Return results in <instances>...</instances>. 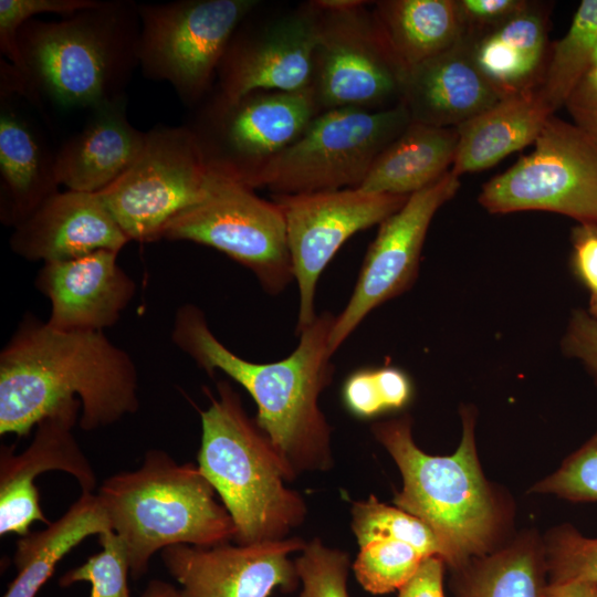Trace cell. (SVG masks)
Returning a JSON list of instances; mask_svg holds the SVG:
<instances>
[{"label":"cell","mask_w":597,"mask_h":597,"mask_svg":"<svg viewBox=\"0 0 597 597\" xmlns=\"http://www.w3.org/2000/svg\"><path fill=\"white\" fill-rule=\"evenodd\" d=\"M76 398L85 431L139 408L130 356L100 331L63 332L27 317L0 354V434L27 436L64 400Z\"/></svg>","instance_id":"6da1fadb"},{"label":"cell","mask_w":597,"mask_h":597,"mask_svg":"<svg viewBox=\"0 0 597 597\" xmlns=\"http://www.w3.org/2000/svg\"><path fill=\"white\" fill-rule=\"evenodd\" d=\"M334 321L329 312L317 315L298 334L294 352L274 363H252L232 353L192 304L178 308L171 339L208 374L220 370L249 392L258 407L256 425L296 478L333 468L332 428L318 399L334 375L328 348Z\"/></svg>","instance_id":"7a4b0ae2"},{"label":"cell","mask_w":597,"mask_h":597,"mask_svg":"<svg viewBox=\"0 0 597 597\" xmlns=\"http://www.w3.org/2000/svg\"><path fill=\"white\" fill-rule=\"evenodd\" d=\"M200 410L198 467L219 494L241 545L290 537L307 515L302 495L286 485L295 479L268 436L247 413L226 380Z\"/></svg>","instance_id":"3957f363"},{"label":"cell","mask_w":597,"mask_h":597,"mask_svg":"<svg viewBox=\"0 0 597 597\" xmlns=\"http://www.w3.org/2000/svg\"><path fill=\"white\" fill-rule=\"evenodd\" d=\"M137 3L101 1L57 21L30 19L17 35L35 103L92 109L124 96L138 62Z\"/></svg>","instance_id":"277c9868"},{"label":"cell","mask_w":597,"mask_h":597,"mask_svg":"<svg viewBox=\"0 0 597 597\" xmlns=\"http://www.w3.org/2000/svg\"><path fill=\"white\" fill-rule=\"evenodd\" d=\"M193 463H177L150 449L142 465L107 478L97 496L121 540L132 578H140L153 555L179 544L209 547L234 540L232 517Z\"/></svg>","instance_id":"5b68a950"},{"label":"cell","mask_w":597,"mask_h":597,"mask_svg":"<svg viewBox=\"0 0 597 597\" xmlns=\"http://www.w3.org/2000/svg\"><path fill=\"white\" fill-rule=\"evenodd\" d=\"M462 438L451 455H431L413 441L408 416L376 422L371 432L397 464L402 488L395 506L422 520L451 553L455 569L486 555L499 512L483 478L474 441V413L461 411Z\"/></svg>","instance_id":"8992f818"},{"label":"cell","mask_w":597,"mask_h":597,"mask_svg":"<svg viewBox=\"0 0 597 597\" xmlns=\"http://www.w3.org/2000/svg\"><path fill=\"white\" fill-rule=\"evenodd\" d=\"M410 123L402 103L381 109H328L292 145L249 171L242 184L265 187L272 195L359 188L377 156Z\"/></svg>","instance_id":"52a82bcc"},{"label":"cell","mask_w":597,"mask_h":597,"mask_svg":"<svg viewBox=\"0 0 597 597\" xmlns=\"http://www.w3.org/2000/svg\"><path fill=\"white\" fill-rule=\"evenodd\" d=\"M255 0H179L137 3L143 74L166 81L186 105L209 91L235 30Z\"/></svg>","instance_id":"ba28073f"},{"label":"cell","mask_w":597,"mask_h":597,"mask_svg":"<svg viewBox=\"0 0 597 597\" xmlns=\"http://www.w3.org/2000/svg\"><path fill=\"white\" fill-rule=\"evenodd\" d=\"M478 201L493 214L546 211L597 223V144L553 114L534 149L485 182Z\"/></svg>","instance_id":"9c48e42d"},{"label":"cell","mask_w":597,"mask_h":597,"mask_svg":"<svg viewBox=\"0 0 597 597\" xmlns=\"http://www.w3.org/2000/svg\"><path fill=\"white\" fill-rule=\"evenodd\" d=\"M211 171L206 196L174 218L160 239L214 248L253 272L268 293L279 294L294 280L282 210L244 184Z\"/></svg>","instance_id":"30bf717a"},{"label":"cell","mask_w":597,"mask_h":597,"mask_svg":"<svg viewBox=\"0 0 597 597\" xmlns=\"http://www.w3.org/2000/svg\"><path fill=\"white\" fill-rule=\"evenodd\" d=\"M212 171L189 126H156L114 182L96 192L132 241L154 242L207 193Z\"/></svg>","instance_id":"8fae6325"},{"label":"cell","mask_w":597,"mask_h":597,"mask_svg":"<svg viewBox=\"0 0 597 597\" xmlns=\"http://www.w3.org/2000/svg\"><path fill=\"white\" fill-rule=\"evenodd\" d=\"M365 6L346 11L314 8L318 44L312 87L317 104L327 111L381 109L401 101L408 70Z\"/></svg>","instance_id":"7c38bea8"},{"label":"cell","mask_w":597,"mask_h":597,"mask_svg":"<svg viewBox=\"0 0 597 597\" xmlns=\"http://www.w3.org/2000/svg\"><path fill=\"white\" fill-rule=\"evenodd\" d=\"M409 196L371 193L359 188L301 195H272L283 212L294 280L298 287L296 334L313 323L318 277L338 249L356 232L380 224Z\"/></svg>","instance_id":"4fadbf2b"},{"label":"cell","mask_w":597,"mask_h":597,"mask_svg":"<svg viewBox=\"0 0 597 597\" xmlns=\"http://www.w3.org/2000/svg\"><path fill=\"white\" fill-rule=\"evenodd\" d=\"M313 87L251 93L234 103L214 97L193 126L208 166L242 182L256 166L292 145L316 117Z\"/></svg>","instance_id":"5bb4252c"},{"label":"cell","mask_w":597,"mask_h":597,"mask_svg":"<svg viewBox=\"0 0 597 597\" xmlns=\"http://www.w3.org/2000/svg\"><path fill=\"white\" fill-rule=\"evenodd\" d=\"M459 188L460 177L450 170L436 182L410 195L398 211L379 224L353 294L345 308L335 316L328 341L332 355L373 310L411 287L417 279L430 223Z\"/></svg>","instance_id":"9a60e30c"},{"label":"cell","mask_w":597,"mask_h":597,"mask_svg":"<svg viewBox=\"0 0 597 597\" xmlns=\"http://www.w3.org/2000/svg\"><path fill=\"white\" fill-rule=\"evenodd\" d=\"M305 544L296 536L248 545L179 544L160 555L184 597H270L274 589H296L300 578L290 555Z\"/></svg>","instance_id":"2e32d148"},{"label":"cell","mask_w":597,"mask_h":597,"mask_svg":"<svg viewBox=\"0 0 597 597\" xmlns=\"http://www.w3.org/2000/svg\"><path fill=\"white\" fill-rule=\"evenodd\" d=\"M81 401H62L36 423L31 443L21 453L0 451V534L27 535L32 523L46 520L34 479L46 471L72 475L82 493H93L96 475L72 429L80 420Z\"/></svg>","instance_id":"e0dca14e"},{"label":"cell","mask_w":597,"mask_h":597,"mask_svg":"<svg viewBox=\"0 0 597 597\" xmlns=\"http://www.w3.org/2000/svg\"><path fill=\"white\" fill-rule=\"evenodd\" d=\"M295 13L260 35L231 42L218 67L217 97L234 103L263 91L296 92L313 86L318 44L316 10Z\"/></svg>","instance_id":"ac0fdd59"},{"label":"cell","mask_w":597,"mask_h":597,"mask_svg":"<svg viewBox=\"0 0 597 597\" xmlns=\"http://www.w3.org/2000/svg\"><path fill=\"white\" fill-rule=\"evenodd\" d=\"M118 253L100 250L44 263L35 283L51 303L49 326L103 332L118 321L136 291L133 279L117 263Z\"/></svg>","instance_id":"d6986e66"},{"label":"cell","mask_w":597,"mask_h":597,"mask_svg":"<svg viewBox=\"0 0 597 597\" xmlns=\"http://www.w3.org/2000/svg\"><path fill=\"white\" fill-rule=\"evenodd\" d=\"M128 241L96 192L66 190L17 226L10 247L24 259L52 263L100 250L119 252Z\"/></svg>","instance_id":"ffe728a7"},{"label":"cell","mask_w":597,"mask_h":597,"mask_svg":"<svg viewBox=\"0 0 597 597\" xmlns=\"http://www.w3.org/2000/svg\"><path fill=\"white\" fill-rule=\"evenodd\" d=\"M472 44L464 33L450 49L408 71L400 103L412 123L457 127L502 98L476 66Z\"/></svg>","instance_id":"44dd1931"},{"label":"cell","mask_w":597,"mask_h":597,"mask_svg":"<svg viewBox=\"0 0 597 597\" xmlns=\"http://www.w3.org/2000/svg\"><path fill=\"white\" fill-rule=\"evenodd\" d=\"M125 108L124 96L93 108L84 128L55 154L59 185L98 192L132 166L145 145L146 133L128 122Z\"/></svg>","instance_id":"7402d4cb"},{"label":"cell","mask_w":597,"mask_h":597,"mask_svg":"<svg viewBox=\"0 0 597 597\" xmlns=\"http://www.w3.org/2000/svg\"><path fill=\"white\" fill-rule=\"evenodd\" d=\"M547 24L545 9L530 2L501 25L470 34L475 64L502 98L540 86L552 49Z\"/></svg>","instance_id":"603a6c76"},{"label":"cell","mask_w":597,"mask_h":597,"mask_svg":"<svg viewBox=\"0 0 597 597\" xmlns=\"http://www.w3.org/2000/svg\"><path fill=\"white\" fill-rule=\"evenodd\" d=\"M551 115L536 90L501 98L455 127L458 145L450 170L460 177L498 165L534 144Z\"/></svg>","instance_id":"cb8c5ba5"},{"label":"cell","mask_w":597,"mask_h":597,"mask_svg":"<svg viewBox=\"0 0 597 597\" xmlns=\"http://www.w3.org/2000/svg\"><path fill=\"white\" fill-rule=\"evenodd\" d=\"M54 160L31 125L1 103V218L7 224L15 228L59 192Z\"/></svg>","instance_id":"d4e9b609"},{"label":"cell","mask_w":597,"mask_h":597,"mask_svg":"<svg viewBox=\"0 0 597 597\" xmlns=\"http://www.w3.org/2000/svg\"><path fill=\"white\" fill-rule=\"evenodd\" d=\"M458 145L455 127L410 123L375 159L359 189L410 196L450 171Z\"/></svg>","instance_id":"484cf974"},{"label":"cell","mask_w":597,"mask_h":597,"mask_svg":"<svg viewBox=\"0 0 597 597\" xmlns=\"http://www.w3.org/2000/svg\"><path fill=\"white\" fill-rule=\"evenodd\" d=\"M112 530L97 494L82 493L56 521L17 542L18 575L3 597H35L57 563L86 537Z\"/></svg>","instance_id":"4316f807"},{"label":"cell","mask_w":597,"mask_h":597,"mask_svg":"<svg viewBox=\"0 0 597 597\" xmlns=\"http://www.w3.org/2000/svg\"><path fill=\"white\" fill-rule=\"evenodd\" d=\"M391 50L409 71L463 35L457 0H385L373 12Z\"/></svg>","instance_id":"83f0119b"},{"label":"cell","mask_w":597,"mask_h":597,"mask_svg":"<svg viewBox=\"0 0 597 597\" xmlns=\"http://www.w3.org/2000/svg\"><path fill=\"white\" fill-rule=\"evenodd\" d=\"M459 570V597H544L546 566L531 543L481 556Z\"/></svg>","instance_id":"f1b7e54d"},{"label":"cell","mask_w":597,"mask_h":597,"mask_svg":"<svg viewBox=\"0 0 597 597\" xmlns=\"http://www.w3.org/2000/svg\"><path fill=\"white\" fill-rule=\"evenodd\" d=\"M597 50V0L578 4L565 35L552 44L548 63L537 93L555 114L589 69Z\"/></svg>","instance_id":"f546056e"},{"label":"cell","mask_w":597,"mask_h":597,"mask_svg":"<svg viewBox=\"0 0 597 597\" xmlns=\"http://www.w3.org/2000/svg\"><path fill=\"white\" fill-rule=\"evenodd\" d=\"M350 527L359 547L373 541L394 540L411 545L426 557L439 556L453 565L448 547L427 523L374 495L353 503Z\"/></svg>","instance_id":"4dcf8cb0"},{"label":"cell","mask_w":597,"mask_h":597,"mask_svg":"<svg viewBox=\"0 0 597 597\" xmlns=\"http://www.w3.org/2000/svg\"><path fill=\"white\" fill-rule=\"evenodd\" d=\"M425 558L407 543L378 540L359 547L353 570L365 590L383 595L399 589Z\"/></svg>","instance_id":"1f68e13d"},{"label":"cell","mask_w":597,"mask_h":597,"mask_svg":"<svg viewBox=\"0 0 597 597\" xmlns=\"http://www.w3.org/2000/svg\"><path fill=\"white\" fill-rule=\"evenodd\" d=\"M98 536L103 549L81 566L65 573L60 578V585L67 587L78 582H88V597H130L127 583L129 567L121 540L112 530Z\"/></svg>","instance_id":"d6a6232c"},{"label":"cell","mask_w":597,"mask_h":597,"mask_svg":"<svg viewBox=\"0 0 597 597\" xmlns=\"http://www.w3.org/2000/svg\"><path fill=\"white\" fill-rule=\"evenodd\" d=\"M302 584L298 597H349L347 553L329 547L318 537L306 542L294 561Z\"/></svg>","instance_id":"836d02e7"},{"label":"cell","mask_w":597,"mask_h":597,"mask_svg":"<svg viewBox=\"0 0 597 597\" xmlns=\"http://www.w3.org/2000/svg\"><path fill=\"white\" fill-rule=\"evenodd\" d=\"M548 583H597V537L564 525L551 536L545 563Z\"/></svg>","instance_id":"e575fe53"},{"label":"cell","mask_w":597,"mask_h":597,"mask_svg":"<svg viewBox=\"0 0 597 597\" xmlns=\"http://www.w3.org/2000/svg\"><path fill=\"white\" fill-rule=\"evenodd\" d=\"M100 0H0V50L32 95L27 70L18 46L20 27L41 13L63 17L96 6Z\"/></svg>","instance_id":"d590c367"},{"label":"cell","mask_w":597,"mask_h":597,"mask_svg":"<svg viewBox=\"0 0 597 597\" xmlns=\"http://www.w3.org/2000/svg\"><path fill=\"white\" fill-rule=\"evenodd\" d=\"M532 491L570 502H597V430Z\"/></svg>","instance_id":"8d00e7d4"},{"label":"cell","mask_w":597,"mask_h":597,"mask_svg":"<svg viewBox=\"0 0 597 597\" xmlns=\"http://www.w3.org/2000/svg\"><path fill=\"white\" fill-rule=\"evenodd\" d=\"M570 242L573 274L588 292L587 312L597 318V223H577Z\"/></svg>","instance_id":"74e56055"},{"label":"cell","mask_w":597,"mask_h":597,"mask_svg":"<svg viewBox=\"0 0 597 597\" xmlns=\"http://www.w3.org/2000/svg\"><path fill=\"white\" fill-rule=\"evenodd\" d=\"M528 3L525 0H457L464 33L474 36L501 25Z\"/></svg>","instance_id":"f35d334b"},{"label":"cell","mask_w":597,"mask_h":597,"mask_svg":"<svg viewBox=\"0 0 597 597\" xmlns=\"http://www.w3.org/2000/svg\"><path fill=\"white\" fill-rule=\"evenodd\" d=\"M561 345L563 353L580 362L597 384V318L587 310H574Z\"/></svg>","instance_id":"ab89813d"},{"label":"cell","mask_w":597,"mask_h":597,"mask_svg":"<svg viewBox=\"0 0 597 597\" xmlns=\"http://www.w3.org/2000/svg\"><path fill=\"white\" fill-rule=\"evenodd\" d=\"M347 409L359 418H370L388 410L378 377V368H362L352 373L343 386Z\"/></svg>","instance_id":"60d3db41"},{"label":"cell","mask_w":597,"mask_h":597,"mask_svg":"<svg viewBox=\"0 0 597 597\" xmlns=\"http://www.w3.org/2000/svg\"><path fill=\"white\" fill-rule=\"evenodd\" d=\"M573 123L597 144V50L564 105Z\"/></svg>","instance_id":"b9f144b4"},{"label":"cell","mask_w":597,"mask_h":597,"mask_svg":"<svg viewBox=\"0 0 597 597\" xmlns=\"http://www.w3.org/2000/svg\"><path fill=\"white\" fill-rule=\"evenodd\" d=\"M444 561L439 556H428L417 572L398 589V597H444Z\"/></svg>","instance_id":"7bdbcfd3"},{"label":"cell","mask_w":597,"mask_h":597,"mask_svg":"<svg viewBox=\"0 0 597 597\" xmlns=\"http://www.w3.org/2000/svg\"><path fill=\"white\" fill-rule=\"evenodd\" d=\"M544 597H597V583H546Z\"/></svg>","instance_id":"ee69618b"},{"label":"cell","mask_w":597,"mask_h":597,"mask_svg":"<svg viewBox=\"0 0 597 597\" xmlns=\"http://www.w3.org/2000/svg\"><path fill=\"white\" fill-rule=\"evenodd\" d=\"M142 597H184V595L172 584L160 579H153L148 583Z\"/></svg>","instance_id":"f6af8a7d"},{"label":"cell","mask_w":597,"mask_h":597,"mask_svg":"<svg viewBox=\"0 0 597 597\" xmlns=\"http://www.w3.org/2000/svg\"><path fill=\"white\" fill-rule=\"evenodd\" d=\"M367 4L359 0H317L312 2V7L321 11H346Z\"/></svg>","instance_id":"bcb514c9"}]
</instances>
